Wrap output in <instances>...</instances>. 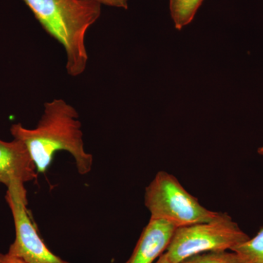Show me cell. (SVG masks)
<instances>
[{"mask_svg":"<svg viewBox=\"0 0 263 263\" xmlns=\"http://www.w3.org/2000/svg\"><path fill=\"white\" fill-rule=\"evenodd\" d=\"M10 133L27 147L38 174L48 171L55 154L60 151L70 154L81 176L92 170L94 158L85 150L79 114L62 99L44 104L42 117L34 129H27L18 123L11 126Z\"/></svg>","mask_w":263,"mask_h":263,"instance_id":"1","label":"cell"},{"mask_svg":"<svg viewBox=\"0 0 263 263\" xmlns=\"http://www.w3.org/2000/svg\"><path fill=\"white\" fill-rule=\"evenodd\" d=\"M51 37L65 49L66 70L77 77L87 67L86 36L100 18L102 5L96 0H22Z\"/></svg>","mask_w":263,"mask_h":263,"instance_id":"2","label":"cell"},{"mask_svg":"<svg viewBox=\"0 0 263 263\" xmlns=\"http://www.w3.org/2000/svg\"><path fill=\"white\" fill-rule=\"evenodd\" d=\"M144 201L151 219L165 221L176 228L212 221L220 214L202 206L177 178L163 171L146 186Z\"/></svg>","mask_w":263,"mask_h":263,"instance_id":"3","label":"cell"},{"mask_svg":"<svg viewBox=\"0 0 263 263\" xmlns=\"http://www.w3.org/2000/svg\"><path fill=\"white\" fill-rule=\"evenodd\" d=\"M250 238L227 213L212 221L175 230L165 254L172 263H180L196 254L224 252Z\"/></svg>","mask_w":263,"mask_h":263,"instance_id":"4","label":"cell"},{"mask_svg":"<svg viewBox=\"0 0 263 263\" xmlns=\"http://www.w3.org/2000/svg\"><path fill=\"white\" fill-rule=\"evenodd\" d=\"M5 199L13 214L15 230L8 254L27 263H70L53 253L40 236L27 211L24 184L15 183L8 187Z\"/></svg>","mask_w":263,"mask_h":263,"instance_id":"5","label":"cell"},{"mask_svg":"<svg viewBox=\"0 0 263 263\" xmlns=\"http://www.w3.org/2000/svg\"><path fill=\"white\" fill-rule=\"evenodd\" d=\"M37 176L35 164L22 141L0 140V183L8 188L15 183L35 181Z\"/></svg>","mask_w":263,"mask_h":263,"instance_id":"6","label":"cell"},{"mask_svg":"<svg viewBox=\"0 0 263 263\" xmlns=\"http://www.w3.org/2000/svg\"><path fill=\"white\" fill-rule=\"evenodd\" d=\"M176 229L165 221L150 219L125 263L155 262L165 252Z\"/></svg>","mask_w":263,"mask_h":263,"instance_id":"7","label":"cell"},{"mask_svg":"<svg viewBox=\"0 0 263 263\" xmlns=\"http://www.w3.org/2000/svg\"><path fill=\"white\" fill-rule=\"evenodd\" d=\"M203 0H170V11L175 27L181 30L191 23Z\"/></svg>","mask_w":263,"mask_h":263,"instance_id":"8","label":"cell"},{"mask_svg":"<svg viewBox=\"0 0 263 263\" xmlns=\"http://www.w3.org/2000/svg\"><path fill=\"white\" fill-rule=\"evenodd\" d=\"M238 263H263V228L257 235L232 249Z\"/></svg>","mask_w":263,"mask_h":263,"instance_id":"9","label":"cell"},{"mask_svg":"<svg viewBox=\"0 0 263 263\" xmlns=\"http://www.w3.org/2000/svg\"><path fill=\"white\" fill-rule=\"evenodd\" d=\"M180 263H238L234 252H210L192 256Z\"/></svg>","mask_w":263,"mask_h":263,"instance_id":"10","label":"cell"},{"mask_svg":"<svg viewBox=\"0 0 263 263\" xmlns=\"http://www.w3.org/2000/svg\"><path fill=\"white\" fill-rule=\"evenodd\" d=\"M96 1L101 5H107V6L127 9L129 0H96Z\"/></svg>","mask_w":263,"mask_h":263,"instance_id":"11","label":"cell"},{"mask_svg":"<svg viewBox=\"0 0 263 263\" xmlns=\"http://www.w3.org/2000/svg\"><path fill=\"white\" fill-rule=\"evenodd\" d=\"M0 263H27L22 259L13 257L10 254H0Z\"/></svg>","mask_w":263,"mask_h":263,"instance_id":"12","label":"cell"},{"mask_svg":"<svg viewBox=\"0 0 263 263\" xmlns=\"http://www.w3.org/2000/svg\"><path fill=\"white\" fill-rule=\"evenodd\" d=\"M155 263H172L170 261L168 257H167V254H165V252H164L162 255L157 259V260L156 261Z\"/></svg>","mask_w":263,"mask_h":263,"instance_id":"13","label":"cell"},{"mask_svg":"<svg viewBox=\"0 0 263 263\" xmlns=\"http://www.w3.org/2000/svg\"><path fill=\"white\" fill-rule=\"evenodd\" d=\"M257 153H258L259 155L263 156V146L259 147L258 149H257Z\"/></svg>","mask_w":263,"mask_h":263,"instance_id":"14","label":"cell"}]
</instances>
